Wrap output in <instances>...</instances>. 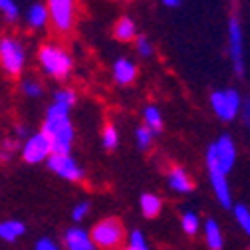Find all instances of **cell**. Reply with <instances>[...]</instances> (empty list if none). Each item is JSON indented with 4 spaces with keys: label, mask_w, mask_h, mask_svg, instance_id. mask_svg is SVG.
I'll return each mask as SVG.
<instances>
[{
    "label": "cell",
    "mask_w": 250,
    "mask_h": 250,
    "mask_svg": "<svg viewBox=\"0 0 250 250\" xmlns=\"http://www.w3.org/2000/svg\"><path fill=\"white\" fill-rule=\"evenodd\" d=\"M42 133L48 137L52 145V155H68L76 139V131L70 119V109L52 104L42 123Z\"/></svg>",
    "instance_id": "obj_1"
},
{
    "label": "cell",
    "mask_w": 250,
    "mask_h": 250,
    "mask_svg": "<svg viewBox=\"0 0 250 250\" xmlns=\"http://www.w3.org/2000/svg\"><path fill=\"white\" fill-rule=\"evenodd\" d=\"M38 62L44 74L56 80H66L74 70V58L62 44H44L38 52Z\"/></svg>",
    "instance_id": "obj_2"
},
{
    "label": "cell",
    "mask_w": 250,
    "mask_h": 250,
    "mask_svg": "<svg viewBox=\"0 0 250 250\" xmlns=\"http://www.w3.org/2000/svg\"><path fill=\"white\" fill-rule=\"evenodd\" d=\"M91 242L100 250H119L125 242V229L117 218H102L89 232Z\"/></svg>",
    "instance_id": "obj_3"
},
{
    "label": "cell",
    "mask_w": 250,
    "mask_h": 250,
    "mask_svg": "<svg viewBox=\"0 0 250 250\" xmlns=\"http://www.w3.org/2000/svg\"><path fill=\"white\" fill-rule=\"evenodd\" d=\"M236 157H238L236 143H234V139L230 135H221L218 139H214L207 149V165H212L216 169H221L227 175L234 167Z\"/></svg>",
    "instance_id": "obj_4"
},
{
    "label": "cell",
    "mask_w": 250,
    "mask_h": 250,
    "mask_svg": "<svg viewBox=\"0 0 250 250\" xmlns=\"http://www.w3.org/2000/svg\"><path fill=\"white\" fill-rule=\"evenodd\" d=\"M210 109L221 121H234L242 107V98L234 87L214 89L210 93Z\"/></svg>",
    "instance_id": "obj_5"
},
{
    "label": "cell",
    "mask_w": 250,
    "mask_h": 250,
    "mask_svg": "<svg viewBox=\"0 0 250 250\" xmlns=\"http://www.w3.org/2000/svg\"><path fill=\"white\" fill-rule=\"evenodd\" d=\"M46 10L56 32L70 34L74 30L76 10H78L76 0H46Z\"/></svg>",
    "instance_id": "obj_6"
},
{
    "label": "cell",
    "mask_w": 250,
    "mask_h": 250,
    "mask_svg": "<svg viewBox=\"0 0 250 250\" xmlns=\"http://www.w3.org/2000/svg\"><path fill=\"white\" fill-rule=\"evenodd\" d=\"M0 64L4 72L10 76H18L26 64L24 46L16 38H2L0 40Z\"/></svg>",
    "instance_id": "obj_7"
},
{
    "label": "cell",
    "mask_w": 250,
    "mask_h": 250,
    "mask_svg": "<svg viewBox=\"0 0 250 250\" xmlns=\"http://www.w3.org/2000/svg\"><path fill=\"white\" fill-rule=\"evenodd\" d=\"M229 54L232 62V70L236 76H244V38L238 16H230L229 20Z\"/></svg>",
    "instance_id": "obj_8"
},
{
    "label": "cell",
    "mask_w": 250,
    "mask_h": 250,
    "mask_svg": "<svg viewBox=\"0 0 250 250\" xmlns=\"http://www.w3.org/2000/svg\"><path fill=\"white\" fill-rule=\"evenodd\" d=\"M52 155V145L48 141V137L38 131L34 135H30L24 139V145H22V159L28 163V165H38L42 161H48V157Z\"/></svg>",
    "instance_id": "obj_9"
},
{
    "label": "cell",
    "mask_w": 250,
    "mask_h": 250,
    "mask_svg": "<svg viewBox=\"0 0 250 250\" xmlns=\"http://www.w3.org/2000/svg\"><path fill=\"white\" fill-rule=\"evenodd\" d=\"M48 167L52 173H56L58 177L66 179V181H72V183H78L83 179V169L80 167V163L72 157V155H50L48 157Z\"/></svg>",
    "instance_id": "obj_10"
},
{
    "label": "cell",
    "mask_w": 250,
    "mask_h": 250,
    "mask_svg": "<svg viewBox=\"0 0 250 250\" xmlns=\"http://www.w3.org/2000/svg\"><path fill=\"white\" fill-rule=\"evenodd\" d=\"M208 169V179H210V187L214 191V197L218 201V205L225 208H232V193H230V185L227 179V173H223L221 169H216L212 165H207Z\"/></svg>",
    "instance_id": "obj_11"
},
{
    "label": "cell",
    "mask_w": 250,
    "mask_h": 250,
    "mask_svg": "<svg viewBox=\"0 0 250 250\" xmlns=\"http://www.w3.org/2000/svg\"><path fill=\"white\" fill-rule=\"evenodd\" d=\"M111 74H113L115 83H119V85H129V83H133L135 78H137V66H135V62L129 60V58H117V60L113 62Z\"/></svg>",
    "instance_id": "obj_12"
},
{
    "label": "cell",
    "mask_w": 250,
    "mask_h": 250,
    "mask_svg": "<svg viewBox=\"0 0 250 250\" xmlns=\"http://www.w3.org/2000/svg\"><path fill=\"white\" fill-rule=\"evenodd\" d=\"M64 248L66 250H96L87 230L80 227H72L64 234Z\"/></svg>",
    "instance_id": "obj_13"
},
{
    "label": "cell",
    "mask_w": 250,
    "mask_h": 250,
    "mask_svg": "<svg viewBox=\"0 0 250 250\" xmlns=\"http://www.w3.org/2000/svg\"><path fill=\"white\" fill-rule=\"evenodd\" d=\"M167 185L179 195H187L193 191V179L183 167H171L167 173Z\"/></svg>",
    "instance_id": "obj_14"
},
{
    "label": "cell",
    "mask_w": 250,
    "mask_h": 250,
    "mask_svg": "<svg viewBox=\"0 0 250 250\" xmlns=\"http://www.w3.org/2000/svg\"><path fill=\"white\" fill-rule=\"evenodd\" d=\"M113 36H115L119 42H133V40L137 38V24H135L129 16H121V18L115 22Z\"/></svg>",
    "instance_id": "obj_15"
},
{
    "label": "cell",
    "mask_w": 250,
    "mask_h": 250,
    "mask_svg": "<svg viewBox=\"0 0 250 250\" xmlns=\"http://www.w3.org/2000/svg\"><path fill=\"white\" fill-rule=\"evenodd\" d=\"M203 234H205V242L210 250H223L225 238H223V230L216 225V221L208 218V221L205 223V227H203Z\"/></svg>",
    "instance_id": "obj_16"
},
{
    "label": "cell",
    "mask_w": 250,
    "mask_h": 250,
    "mask_svg": "<svg viewBox=\"0 0 250 250\" xmlns=\"http://www.w3.org/2000/svg\"><path fill=\"white\" fill-rule=\"evenodd\" d=\"M26 22L30 28L34 30H40L44 26H48L50 18H48V10H46V4L42 2H34L32 6L28 8V14H26Z\"/></svg>",
    "instance_id": "obj_17"
},
{
    "label": "cell",
    "mask_w": 250,
    "mask_h": 250,
    "mask_svg": "<svg viewBox=\"0 0 250 250\" xmlns=\"http://www.w3.org/2000/svg\"><path fill=\"white\" fill-rule=\"evenodd\" d=\"M26 232V227L22 221H2L0 223V240L4 242H16Z\"/></svg>",
    "instance_id": "obj_18"
},
{
    "label": "cell",
    "mask_w": 250,
    "mask_h": 250,
    "mask_svg": "<svg viewBox=\"0 0 250 250\" xmlns=\"http://www.w3.org/2000/svg\"><path fill=\"white\" fill-rule=\"evenodd\" d=\"M139 207H141L143 216H147V218H155V216L161 212L163 203H161V199H159L157 195L145 193V195H141V199H139Z\"/></svg>",
    "instance_id": "obj_19"
},
{
    "label": "cell",
    "mask_w": 250,
    "mask_h": 250,
    "mask_svg": "<svg viewBox=\"0 0 250 250\" xmlns=\"http://www.w3.org/2000/svg\"><path fill=\"white\" fill-rule=\"evenodd\" d=\"M143 125L153 133H159L163 129V115L157 105H147L143 109Z\"/></svg>",
    "instance_id": "obj_20"
},
{
    "label": "cell",
    "mask_w": 250,
    "mask_h": 250,
    "mask_svg": "<svg viewBox=\"0 0 250 250\" xmlns=\"http://www.w3.org/2000/svg\"><path fill=\"white\" fill-rule=\"evenodd\" d=\"M181 227H183V232L189 234V236L199 234V230H201V216L195 210H185L183 216H181Z\"/></svg>",
    "instance_id": "obj_21"
},
{
    "label": "cell",
    "mask_w": 250,
    "mask_h": 250,
    "mask_svg": "<svg viewBox=\"0 0 250 250\" xmlns=\"http://www.w3.org/2000/svg\"><path fill=\"white\" fill-rule=\"evenodd\" d=\"M76 102H78L76 91L70 89V87H64V89H58L54 93V102L52 104H58V105H62V107H66V109L72 111V107L76 105Z\"/></svg>",
    "instance_id": "obj_22"
},
{
    "label": "cell",
    "mask_w": 250,
    "mask_h": 250,
    "mask_svg": "<svg viewBox=\"0 0 250 250\" xmlns=\"http://www.w3.org/2000/svg\"><path fill=\"white\" fill-rule=\"evenodd\" d=\"M119 250H151V248H149V244H147V240H145V234L135 229V230L129 232L127 244L121 246Z\"/></svg>",
    "instance_id": "obj_23"
},
{
    "label": "cell",
    "mask_w": 250,
    "mask_h": 250,
    "mask_svg": "<svg viewBox=\"0 0 250 250\" xmlns=\"http://www.w3.org/2000/svg\"><path fill=\"white\" fill-rule=\"evenodd\" d=\"M232 210H234V221H236V225L250 236V208L244 207V205H234Z\"/></svg>",
    "instance_id": "obj_24"
},
{
    "label": "cell",
    "mask_w": 250,
    "mask_h": 250,
    "mask_svg": "<svg viewBox=\"0 0 250 250\" xmlns=\"http://www.w3.org/2000/svg\"><path fill=\"white\" fill-rule=\"evenodd\" d=\"M102 145H104L107 151H111V149H115V147L119 145V133H117V129H115V125L107 123L105 127L102 129Z\"/></svg>",
    "instance_id": "obj_25"
},
{
    "label": "cell",
    "mask_w": 250,
    "mask_h": 250,
    "mask_svg": "<svg viewBox=\"0 0 250 250\" xmlns=\"http://www.w3.org/2000/svg\"><path fill=\"white\" fill-rule=\"evenodd\" d=\"M20 89H22L24 96H28V98H40L42 93H44V85L38 80H32V78L24 80L22 85H20Z\"/></svg>",
    "instance_id": "obj_26"
},
{
    "label": "cell",
    "mask_w": 250,
    "mask_h": 250,
    "mask_svg": "<svg viewBox=\"0 0 250 250\" xmlns=\"http://www.w3.org/2000/svg\"><path fill=\"white\" fill-rule=\"evenodd\" d=\"M133 44H135V50H137V54H139L141 58H151V56L155 54V46H153V42H151L147 36L137 34V38L133 40Z\"/></svg>",
    "instance_id": "obj_27"
},
{
    "label": "cell",
    "mask_w": 250,
    "mask_h": 250,
    "mask_svg": "<svg viewBox=\"0 0 250 250\" xmlns=\"http://www.w3.org/2000/svg\"><path fill=\"white\" fill-rule=\"evenodd\" d=\"M153 139H155V133L151 129H147L145 125H141V127L135 129V141H137L139 149H149L153 145Z\"/></svg>",
    "instance_id": "obj_28"
},
{
    "label": "cell",
    "mask_w": 250,
    "mask_h": 250,
    "mask_svg": "<svg viewBox=\"0 0 250 250\" xmlns=\"http://www.w3.org/2000/svg\"><path fill=\"white\" fill-rule=\"evenodd\" d=\"M0 12L4 14L8 22H14L18 18V4L14 0H0Z\"/></svg>",
    "instance_id": "obj_29"
},
{
    "label": "cell",
    "mask_w": 250,
    "mask_h": 250,
    "mask_svg": "<svg viewBox=\"0 0 250 250\" xmlns=\"http://www.w3.org/2000/svg\"><path fill=\"white\" fill-rule=\"evenodd\" d=\"M89 208H91V205H89L87 201L78 203V205L74 207V210H72V218H74V223H82V221H85V216L89 214Z\"/></svg>",
    "instance_id": "obj_30"
},
{
    "label": "cell",
    "mask_w": 250,
    "mask_h": 250,
    "mask_svg": "<svg viewBox=\"0 0 250 250\" xmlns=\"http://www.w3.org/2000/svg\"><path fill=\"white\" fill-rule=\"evenodd\" d=\"M34 250H60V246L56 244V240L44 236V238H38V240H36Z\"/></svg>",
    "instance_id": "obj_31"
},
{
    "label": "cell",
    "mask_w": 250,
    "mask_h": 250,
    "mask_svg": "<svg viewBox=\"0 0 250 250\" xmlns=\"http://www.w3.org/2000/svg\"><path fill=\"white\" fill-rule=\"evenodd\" d=\"M238 117L242 119V123L250 129V102H242V107H240V113Z\"/></svg>",
    "instance_id": "obj_32"
},
{
    "label": "cell",
    "mask_w": 250,
    "mask_h": 250,
    "mask_svg": "<svg viewBox=\"0 0 250 250\" xmlns=\"http://www.w3.org/2000/svg\"><path fill=\"white\" fill-rule=\"evenodd\" d=\"M161 2H163L165 6H169V8H177V6L181 4V0H161Z\"/></svg>",
    "instance_id": "obj_33"
},
{
    "label": "cell",
    "mask_w": 250,
    "mask_h": 250,
    "mask_svg": "<svg viewBox=\"0 0 250 250\" xmlns=\"http://www.w3.org/2000/svg\"><path fill=\"white\" fill-rule=\"evenodd\" d=\"M16 133H18L20 137H26V129L22 127V125H20V127H18V131H16Z\"/></svg>",
    "instance_id": "obj_34"
}]
</instances>
